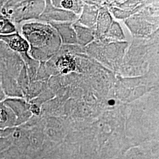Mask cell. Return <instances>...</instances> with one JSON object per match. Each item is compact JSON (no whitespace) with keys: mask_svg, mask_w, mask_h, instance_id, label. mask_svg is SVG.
<instances>
[{"mask_svg":"<svg viewBox=\"0 0 159 159\" xmlns=\"http://www.w3.org/2000/svg\"><path fill=\"white\" fill-rule=\"evenodd\" d=\"M23 37L30 46L29 56L35 60L45 61L58 50L61 39L50 24L30 22L21 27Z\"/></svg>","mask_w":159,"mask_h":159,"instance_id":"cell-1","label":"cell"},{"mask_svg":"<svg viewBox=\"0 0 159 159\" xmlns=\"http://www.w3.org/2000/svg\"><path fill=\"white\" fill-rule=\"evenodd\" d=\"M44 7L45 1H6L0 14L16 25L29 20L39 19Z\"/></svg>","mask_w":159,"mask_h":159,"instance_id":"cell-2","label":"cell"},{"mask_svg":"<svg viewBox=\"0 0 159 159\" xmlns=\"http://www.w3.org/2000/svg\"><path fill=\"white\" fill-rule=\"evenodd\" d=\"M0 41L6 44L12 51L18 53L23 61L30 57L29 54V43L18 31L16 33L7 35H0Z\"/></svg>","mask_w":159,"mask_h":159,"instance_id":"cell-3","label":"cell"},{"mask_svg":"<svg viewBox=\"0 0 159 159\" xmlns=\"http://www.w3.org/2000/svg\"><path fill=\"white\" fill-rule=\"evenodd\" d=\"M45 7L39 17L41 21L50 22H61L63 21L73 20L75 18L74 13L59 9L52 4L50 1H45Z\"/></svg>","mask_w":159,"mask_h":159,"instance_id":"cell-4","label":"cell"},{"mask_svg":"<svg viewBox=\"0 0 159 159\" xmlns=\"http://www.w3.org/2000/svg\"><path fill=\"white\" fill-rule=\"evenodd\" d=\"M50 24L56 30L64 44H78L77 35L71 23L50 22Z\"/></svg>","mask_w":159,"mask_h":159,"instance_id":"cell-5","label":"cell"},{"mask_svg":"<svg viewBox=\"0 0 159 159\" xmlns=\"http://www.w3.org/2000/svg\"><path fill=\"white\" fill-rule=\"evenodd\" d=\"M17 124L16 116L7 104L0 102V127L6 128Z\"/></svg>","mask_w":159,"mask_h":159,"instance_id":"cell-6","label":"cell"},{"mask_svg":"<svg viewBox=\"0 0 159 159\" xmlns=\"http://www.w3.org/2000/svg\"><path fill=\"white\" fill-rule=\"evenodd\" d=\"M74 29L78 43L80 44L85 45L93 39L94 37L90 30L79 25H75Z\"/></svg>","mask_w":159,"mask_h":159,"instance_id":"cell-7","label":"cell"},{"mask_svg":"<svg viewBox=\"0 0 159 159\" xmlns=\"http://www.w3.org/2000/svg\"><path fill=\"white\" fill-rule=\"evenodd\" d=\"M17 32L16 25L7 17L0 14V35H7Z\"/></svg>","mask_w":159,"mask_h":159,"instance_id":"cell-8","label":"cell"},{"mask_svg":"<svg viewBox=\"0 0 159 159\" xmlns=\"http://www.w3.org/2000/svg\"><path fill=\"white\" fill-rule=\"evenodd\" d=\"M56 65L62 73H66L74 69V61L70 57H64L57 61Z\"/></svg>","mask_w":159,"mask_h":159,"instance_id":"cell-9","label":"cell"},{"mask_svg":"<svg viewBox=\"0 0 159 159\" xmlns=\"http://www.w3.org/2000/svg\"><path fill=\"white\" fill-rule=\"evenodd\" d=\"M60 2V6L63 8L67 9V10H73V11H75L74 7H75V1H61Z\"/></svg>","mask_w":159,"mask_h":159,"instance_id":"cell-10","label":"cell"},{"mask_svg":"<svg viewBox=\"0 0 159 159\" xmlns=\"http://www.w3.org/2000/svg\"><path fill=\"white\" fill-rule=\"evenodd\" d=\"M5 94L4 93V92L2 91V89L1 87H0V101L2 100V99H4L5 98Z\"/></svg>","mask_w":159,"mask_h":159,"instance_id":"cell-11","label":"cell"},{"mask_svg":"<svg viewBox=\"0 0 159 159\" xmlns=\"http://www.w3.org/2000/svg\"><path fill=\"white\" fill-rule=\"evenodd\" d=\"M6 1H0V10L2 8V7Z\"/></svg>","mask_w":159,"mask_h":159,"instance_id":"cell-12","label":"cell"},{"mask_svg":"<svg viewBox=\"0 0 159 159\" xmlns=\"http://www.w3.org/2000/svg\"><path fill=\"white\" fill-rule=\"evenodd\" d=\"M108 104H109L110 105H114V104H115V101H114V100H110V101L108 102Z\"/></svg>","mask_w":159,"mask_h":159,"instance_id":"cell-13","label":"cell"}]
</instances>
